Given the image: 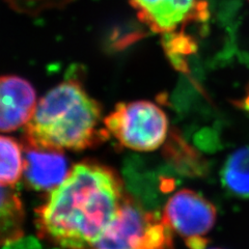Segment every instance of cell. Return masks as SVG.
I'll use <instances>...</instances> for the list:
<instances>
[{
    "instance_id": "cell-1",
    "label": "cell",
    "mask_w": 249,
    "mask_h": 249,
    "mask_svg": "<svg viewBox=\"0 0 249 249\" xmlns=\"http://www.w3.org/2000/svg\"><path fill=\"white\" fill-rule=\"evenodd\" d=\"M127 196L116 171L82 161L36 211L37 235L62 249H83L104 235Z\"/></svg>"
},
{
    "instance_id": "cell-2",
    "label": "cell",
    "mask_w": 249,
    "mask_h": 249,
    "mask_svg": "<svg viewBox=\"0 0 249 249\" xmlns=\"http://www.w3.org/2000/svg\"><path fill=\"white\" fill-rule=\"evenodd\" d=\"M100 103L77 80L55 85L37 101L24 127V143L36 149L84 151L109 138Z\"/></svg>"
},
{
    "instance_id": "cell-3",
    "label": "cell",
    "mask_w": 249,
    "mask_h": 249,
    "mask_svg": "<svg viewBox=\"0 0 249 249\" xmlns=\"http://www.w3.org/2000/svg\"><path fill=\"white\" fill-rule=\"evenodd\" d=\"M83 249H174L173 231L128 194L120 214L96 243Z\"/></svg>"
},
{
    "instance_id": "cell-4",
    "label": "cell",
    "mask_w": 249,
    "mask_h": 249,
    "mask_svg": "<svg viewBox=\"0 0 249 249\" xmlns=\"http://www.w3.org/2000/svg\"><path fill=\"white\" fill-rule=\"evenodd\" d=\"M104 127L109 137H113L126 149L152 152L165 142L168 118L151 101L121 102L104 119Z\"/></svg>"
},
{
    "instance_id": "cell-5",
    "label": "cell",
    "mask_w": 249,
    "mask_h": 249,
    "mask_svg": "<svg viewBox=\"0 0 249 249\" xmlns=\"http://www.w3.org/2000/svg\"><path fill=\"white\" fill-rule=\"evenodd\" d=\"M162 217L190 249H206V236L216 223L217 210L196 191L181 189L169 197Z\"/></svg>"
},
{
    "instance_id": "cell-6",
    "label": "cell",
    "mask_w": 249,
    "mask_h": 249,
    "mask_svg": "<svg viewBox=\"0 0 249 249\" xmlns=\"http://www.w3.org/2000/svg\"><path fill=\"white\" fill-rule=\"evenodd\" d=\"M138 19L154 33H176L208 16L204 0H130Z\"/></svg>"
},
{
    "instance_id": "cell-7",
    "label": "cell",
    "mask_w": 249,
    "mask_h": 249,
    "mask_svg": "<svg viewBox=\"0 0 249 249\" xmlns=\"http://www.w3.org/2000/svg\"><path fill=\"white\" fill-rule=\"evenodd\" d=\"M36 104V91L25 78L0 76V132H13L25 127Z\"/></svg>"
},
{
    "instance_id": "cell-8",
    "label": "cell",
    "mask_w": 249,
    "mask_h": 249,
    "mask_svg": "<svg viewBox=\"0 0 249 249\" xmlns=\"http://www.w3.org/2000/svg\"><path fill=\"white\" fill-rule=\"evenodd\" d=\"M25 146L23 175L31 189L52 191L66 180L71 169L62 152Z\"/></svg>"
},
{
    "instance_id": "cell-9",
    "label": "cell",
    "mask_w": 249,
    "mask_h": 249,
    "mask_svg": "<svg viewBox=\"0 0 249 249\" xmlns=\"http://www.w3.org/2000/svg\"><path fill=\"white\" fill-rule=\"evenodd\" d=\"M25 213L19 196L0 186V246L18 241L24 233Z\"/></svg>"
},
{
    "instance_id": "cell-10",
    "label": "cell",
    "mask_w": 249,
    "mask_h": 249,
    "mask_svg": "<svg viewBox=\"0 0 249 249\" xmlns=\"http://www.w3.org/2000/svg\"><path fill=\"white\" fill-rule=\"evenodd\" d=\"M225 189L241 198H249V146L241 147L229 156L222 173Z\"/></svg>"
},
{
    "instance_id": "cell-11",
    "label": "cell",
    "mask_w": 249,
    "mask_h": 249,
    "mask_svg": "<svg viewBox=\"0 0 249 249\" xmlns=\"http://www.w3.org/2000/svg\"><path fill=\"white\" fill-rule=\"evenodd\" d=\"M24 174V156L20 143L13 137L0 135V186L11 187Z\"/></svg>"
},
{
    "instance_id": "cell-12",
    "label": "cell",
    "mask_w": 249,
    "mask_h": 249,
    "mask_svg": "<svg viewBox=\"0 0 249 249\" xmlns=\"http://www.w3.org/2000/svg\"><path fill=\"white\" fill-rule=\"evenodd\" d=\"M165 157L177 170L189 176H199L206 169V161L199 154L192 150L184 140L173 135L165 146Z\"/></svg>"
},
{
    "instance_id": "cell-13",
    "label": "cell",
    "mask_w": 249,
    "mask_h": 249,
    "mask_svg": "<svg viewBox=\"0 0 249 249\" xmlns=\"http://www.w3.org/2000/svg\"><path fill=\"white\" fill-rule=\"evenodd\" d=\"M211 249H221V248H211Z\"/></svg>"
}]
</instances>
